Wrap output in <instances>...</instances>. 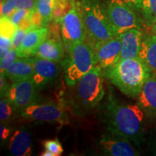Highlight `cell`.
I'll list each match as a JSON object with an SVG mask.
<instances>
[{
	"label": "cell",
	"instance_id": "6da1fadb",
	"mask_svg": "<svg viewBox=\"0 0 156 156\" xmlns=\"http://www.w3.org/2000/svg\"><path fill=\"white\" fill-rule=\"evenodd\" d=\"M145 116L136 103L120 102L109 95L101 119L107 132L128 138L136 145L144 136Z\"/></svg>",
	"mask_w": 156,
	"mask_h": 156
},
{
	"label": "cell",
	"instance_id": "7a4b0ae2",
	"mask_svg": "<svg viewBox=\"0 0 156 156\" xmlns=\"http://www.w3.org/2000/svg\"><path fill=\"white\" fill-rule=\"evenodd\" d=\"M153 73L140 56L120 60L115 65L103 69V77L129 98L138 97L145 82Z\"/></svg>",
	"mask_w": 156,
	"mask_h": 156
},
{
	"label": "cell",
	"instance_id": "3957f363",
	"mask_svg": "<svg viewBox=\"0 0 156 156\" xmlns=\"http://www.w3.org/2000/svg\"><path fill=\"white\" fill-rule=\"evenodd\" d=\"M103 69L95 66L74 85L71 106L77 116H83L95 109L105 95Z\"/></svg>",
	"mask_w": 156,
	"mask_h": 156
},
{
	"label": "cell",
	"instance_id": "277c9868",
	"mask_svg": "<svg viewBox=\"0 0 156 156\" xmlns=\"http://www.w3.org/2000/svg\"><path fill=\"white\" fill-rule=\"evenodd\" d=\"M79 5L90 43L93 44L117 36L110 22L106 7L100 0H81Z\"/></svg>",
	"mask_w": 156,
	"mask_h": 156
},
{
	"label": "cell",
	"instance_id": "5b68a950",
	"mask_svg": "<svg viewBox=\"0 0 156 156\" xmlns=\"http://www.w3.org/2000/svg\"><path fill=\"white\" fill-rule=\"evenodd\" d=\"M67 56L62 62L67 85L73 87L95 66L94 51L90 43L77 44L67 51Z\"/></svg>",
	"mask_w": 156,
	"mask_h": 156
},
{
	"label": "cell",
	"instance_id": "8992f818",
	"mask_svg": "<svg viewBox=\"0 0 156 156\" xmlns=\"http://www.w3.org/2000/svg\"><path fill=\"white\" fill-rule=\"evenodd\" d=\"M107 14L117 36L132 28L142 29L143 20L137 12L122 0H108Z\"/></svg>",
	"mask_w": 156,
	"mask_h": 156
},
{
	"label": "cell",
	"instance_id": "52a82bcc",
	"mask_svg": "<svg viewBox=\"0 0 156 156\" xmlns=\"http://www.w3.org/2000/svg\"><path fill=\"white\" fill-rule=\"evenodd\" d=\"M59 24L61 37L66 51L87 41V31L80 5L74 2L73 7L61 20Z\"/></svg>",
	"mask_w": 156,
	"mask_h": 156
},
{
	"label": "cell",
	"instance_id": "ba28073f",
	"mask_svg": "<svg viewBox=\"0 0 156 156\" xmlns=\"http://www.w3.org/2000/svg\"><path fill=\"white\" fill-rule=\"evenodd\" d=\"M21 116L25 119L33 122L57 123L65 124L68 123V117L61 105L54 102L36 101L21 112Z\"/></svg>",
	"mask_w": 156,
	"mask_h": 156
},
{
	"label": "cell",
	"instance_id": "9c48e42d",
	"mask_svg": "<svg viewBox=\"0 0 156 156\" xmlns=\"http://www.w3.org/2000/svg\"><path fill=\"white\" fill-rule=\"evenodd\" d=\"M38 91L33 79H28L11 83L4 97L21 113L23 109L38 101Z\"/></svg>",
	"mask_w": 156,
	"mask_h": 156
},
{
	"label": "cell",
	"instance_id": "30bf717a",
	"mask_svg": "<svg viewBox=\"0 0 156 156\" xmlns=\"http://www.w3.org/2000/svg\"><path fill=\"white\" fill-rule=\"evenodd\" d=\"M92 46L94 51L95 66L97 67L106 69L119 62L122 51L120 35L108 40L95 43Z\"/></svg>",
	"mask_w": 156,
	"mask_h": 156
},
{
	"label": "cell",
	"instance_id": "8fae6325",
	"mask_svg": "<svg viewBox=\"0 0 156 156\" xmlns=\"http://www.w3.org/2000/svg\"><path fill=\"white\" fill-rule=\"evenodd\" d=\"M100 149L105 155L111 156H136L140 152L133 142L124 136L107 132L98 141Z\"/></svg>",
	"mask_w": 156,
	"mask_h": 156
},
{
	"label": "cell",
	"instance_id": "7c38bea8",
	"mask_svg": "<svg viewBox=\"0 0 156 156\" xmlns=\"http://www.w3.org/2000/svg\"><path fill=\"white\" fill-rule=\"evenodd\" d=\"M34 75L33 80L38 90L44 88L54 82L60 75L61 66L59 62H56L37 56L31 57Z\"/></svg>",
	"mask_w": 156,
	"mask_h": 156
},
{
	"label": "cell",
	"instance_id": "4fadbf2b",
	"mask_svg": "<svg viewBox=\"0 0 156 156\" xmlns=\"http://www.w3.org/2000/svg\"><path fill=\"white\" fill-rule=\"evenodd\" d=\"M54 26L55 25H53L51 30H49V33L51 34V37L48 36L47 39L39 46L35 56L60 63L65 57V48L62 38H59L58 35L61 32L55 31L56 27Z\"/></svg>",
	"mask_w": 156,
	"mask_h": 156
},
{
	"label": "cell",
	"instance_id": "5bb4252c",
	"mask_svg": "<svg viewBox=\"0 0 156 156\" xmlns=\"http://www.w3.org/2000/svg\"><path fill=\"white\" fill-rule=\"evenodd\" d=\"M49 29L47 27L33 28L27 31L22 43L16 49L19 57L34 56L39 46L47 39Z\"/></svg>",
	"mask_w": 156,
	"mask_h": 156
},
{
	"label": "cell",
	"instance_id": "9a60e30c",
	"mask_svg": "<svg viewBox=\"0 0 156 156\" xmlns=\"http://www.w3.org/2000/svg\"><path fill=\"white\" fill-rule=\"evenodd\" d=\"M136 104L146 116L156 119V74L153 73L144 84L136 98Z\"/></svg>",
	"mask_w": 156,
	"mask_h": 156
},
{
	"label": "cell",
	"instance_id": "2e32d148",
	"mask_svg": "<svg viewBox=\"0 0 156 156\" xmlns=\"http://www.w3.org/2000/svg\"><path fill=\"white\" fill-rule=\"evenodd\" d=\"M122 51L120 60L139 56L145 34L142 29L132 28L120 34ZM119 60V61H120Z\"/></svg>",
	"mask_w": 156,
	"mask_h": 156
},
{
	"label": "cell",
	"instance_id": "e0dca14e",
	"mask_svg": "<svg viewBox=\"0 0 156 156\" xmlns=\"http://www.w3.org/2000/svg\"><path fill=\"white\" fill-rule=\"evenodd\" d=\"M32 135L26 128L20 127L12 134L9 151L13 156H29L33 153Z\"/></svg>",
	"mask_w": 156,
	"mask_h": 156
},
{
	"label": "cell",
	"instance_id": "ac0fdd59",
	"mask_svg": "<svg viewBox=\"0 0 156 156\" xmlns=\"http://www.w3.org/2000/svg\"><path fill=\"white\" fill-rule=\"evenodd\" d=\"M31 57L17 58L6 69L4 74L11 83L32 79L34 75V67Z\"/></svg>",
	"mask_w": 156,
	"mask_h": 156
},
{
	"label": "cell",
	"instance_id": "d6986e66",
	"mask_svg": "<svg viewBox=\"0 0 156 156\" xmlns=\"http://www.w3.org/2000/svg\"><path fill=\"white\" fill-rule=\"evenodd\" d=\"M153 73L156 74V35L145 34L139 54Z\"/></svg>",
	"mask_w": 156,
	"mask_h": 156
},
{
	"label": "cell",
	"instance_id": "ffe728a7",
	"mask_svg": "<svg viewBox=\"0 0 156 156\" xmlns=\"http://www.w3.org/2000/svg\"><path fill=\"white\" fill-rule=\"evenodd\" d=\"M140 14L143 23L152 28L156 22V0H142Z\"/></svg>",
	"mask_w": 156,
	"mask_h": 156
},
{
	"label": "cell",
	"instance_id": "44dd1931",
	"mask_svg": "<svg viewBox=\"0 0 156 156\" xmlns=\"http://www.w3.org/2000/svg\"><path fill=\"white\" fill-rule=\"evenodd\" d=\"M56 0H38L36 10L41 15L44 25L47 27L48 23L53 20V12Z\"/></svg>",
	"mask_w": 156,
	"mask_h": 156
},
{
	"label": "cell",
	"instance_id": "7402d4cb",
	"mask_svg": "<svg viewBox=\"0 0 156 156\" xmlns=\"http://www.w3.org/2000/svg\"><path fill=\"white\" fill-rule=\"evenodd\" d=\"M17 112H19L9 102L7 98H1V101H0V121H1V123L9 124V122L14 118Z\"/></svg>",
	"mask_w": 156,
	"mask_h": 156
},
{
	"label": "cell",
	"instance_id": "603a6c76",
	"mask_svg": "<svg viewBox=\"0 0 156 156\" xmlns=\"http://www.w3.org/2000/svg\"><path fill=\"white\" fill-rule=\"evenodd\" d=\"M73 4V0H56L53 12V20L59 23L71 9Z\"/></svg>",
	"mask_w": 156,
	"mask_h": 156
},
{
	"label": "cell",
	"instance_id": "cb8c5ba5",
	"mask_svg": "<svg viewBox=\"0 0 156 156\" xmlns=\"http://www.w3.org/2000/svg\"><path fill=\"white\" fill-rule=\"evenodd\" d=\"M17 58H19L17 50L15 48H12L7 54L1 57L0 62V74H4L6 69L14 62Z\"/></svg>",
	"mask_w": 156,
	"mask_h": 156
},
{
	"label": "cell",
	"instance_id": "d4e9b609",
	"mask_svg": "<svg viewBox=\"0 0 156 156\" xmlns=\"http://www.w3.org/2000/svg\"><path fill=\"white\" fill-rule=\"evenodd\" d=\"M44 149L50 151L54 156L61 155L63 153V147L58 139L48 140L44 142Z\"/></svg>",
	"mask_w": 156,
	"mask_h": 156
},
{
	"label": "cell",
	"instance_id": "484cf974",
	"mask_svg": "<svg viewBox=\"0 0 156 156\" xmlns=\"http://www.w3.org/2000/svg\"><path fill=\"white\" fill-rule=\"evenodd\" d=\"M17 28V27L13 24L9 17H1V35L12 38Z\"/></svg>",
	"mask_w": 156,
	"mask_h": 156
},
{
	"label": "cell",
	"instance_id": "4316f807",
	"mask_svg": "<svg viewBox=\"0 0 156 156\" xmlns=\"http://www.w3.org/2000/svg\"><path fill=\"white\" fill-rule=\"evenodd\" d=\"M17 0H5L1 2V17H9L17 9Z\"/></svg>",
	"mask_w": 156,
	"mask_h": 156
},
{
	"label": "cell",
	"instance_id": "83f0119b",
	"mask_svg": "<svg viewBox=\"0 0 156 156\" xmlns=\"http://www.w3.org/2000/svg\"><path fill=\"white\" fill-rule=\"evenodd\" d=\"M12 48V38L9 36L1 35L0 36V56H3L9 50Z\"/></svg>",
	"mask_w": 156,
	"mask_h": 156
},
{
	"label": "cell",
	"instance_id": "f1b7e54d",
	"mask_svg": "<svg viewBox=\"0 0 156 156\" xmlns=\"http://www.w3.org/2000/svg\"><path fill=\"white\" fill-rule=\"evenodd\" d=\"M27 31L23 30L22 28H17L16 30L15 31L14 34L12 37V48L17 49L19 47L20 45L22 43V41L24 38L25 33Z\"/></svg>",
	"mask_w": 156,
	"mask_h": 156
},
{
	"label": "cell",
	"instance_id": "f546056e",
	"mask_svg": "<svg viewBox=\"0 0 156 156\" xmlns=\"http://www.w3.org/2000/svg\"><path fill=\"white\" fill-rule=\"evenodd\" d=\"M38 0H17V9H25L33 12L36 9Z\"/></svg>",
	"mask_w": 156,
	"mask_h": 156
},
{
	"label": "cell",
	"instance_id": "4dcf8cb0",
	"mask_svg": "<svg viewBox=\"0 0 156 156\" xmlns=\"http://www.w3.org/2000/svg\"><path fill=\"white\" fill-rule=\"evenodd\" d=\"M12 133V129L9 125V124L1 123V125H0V141H1V143L8 140L9 136H11Z\"/></svg>",
	"mask_w": 156,
	"mask_h": 156
},
{
	"label": "cell",
	"instance_id": "1f68e13d",
	"mask_svg": "<svg viewBox=\"0 0 156 156\" xmlns=\"http://www.w3.org/2000/svg\"><path fill=\"white\" fill-rule=\"evenodd\" d=\"M7 77H6L5 74H0V93H1V98L5 96L6 92L8 90L10 84L8 83L7 80Z\"/></svg>",
	"mask_w": 156,
	"mask_h": 156
},
{
	"label": "cell",
	"instance_id": "d6a6232c",
	"mask_svg": "<svg viewBox=\"0 0 156 156\" xmlns=\"http://www.w3.org/2000/svg\"><path fill=\"white\" fill-rule=\"evenodd\" d=\"M122 1H124L134 9H135L138 13H141L142 0H122Z\"/></svg>",
	"mask_w": 156,
	"mask_h": 156
},
{
	"label": "cell",
	"instance_id": "836d02e7",
	"mask_svg": "<svg viewBox=\"0 0 156 156\" xmlns=\"http://www.w3.org/2000/svg\"><path fill=\"white\" fill-rule=\"evenodd\" d=\"M41 155L42 156H54L53 153H51L50 151H46V150H45V151L43 152Z\"/></svg>",
	"mask_w": 156,
	"mask_h": 156
},
{
	"label": "cell",
	"instance_id": "e575fe53",
	"mask_svg": "<svg viewBox=\"0 0 156 156\" xmlns=\"http://www.w3.org/2000/svg\"><path fill=\"white\" fill-rule=\"evenodd\" d=\"M152 31H153V34L156 35V22L155 24L153 25V26L152 27Z\"/></svg>",
	"mask_w": 156,
	"mask_h": 156
},
{
	"label": "cell",
	"instance_id": "d590c367",
	"mask_svg": "<svg viewBox=\"0 0 156 156\" xmlns=\"http://www.w3.org/2000/svg\"><path fill=\"white\" fill-rule=\"evenodd\" d=\"M0 1H1V2H4V1H5V0H0Z\"/></svg>",
	"mask_w": 156,
	"mask_h": 156
}]
</instances>
